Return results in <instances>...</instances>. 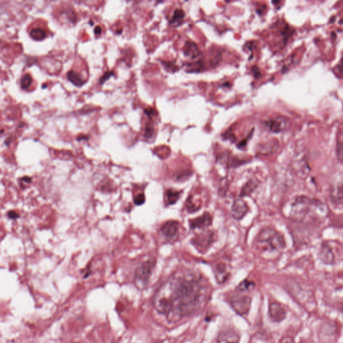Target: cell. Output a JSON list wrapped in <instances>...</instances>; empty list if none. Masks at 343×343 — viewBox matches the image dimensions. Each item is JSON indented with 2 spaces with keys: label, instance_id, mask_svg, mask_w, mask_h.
<instances>
[{
  "label": "cell",
  "instance_id": "6da1fadb",
  "mask_svg": "<svg viewBox=\"0 0 343 343\" xmlns=\"http://www.w3.org/2000/svg\"><path fill=\"white\" fill-rule=\"evenodd\" d=\"M201 283L193 276L174 277L155 293L152 304L169 322H176L195 313L204 299Z\"/></svg>",
  "mask_w": 343,
  "mask_h": 343
},
{
  "label": "cell",
  "instance_id": "7a4b0ae2",
  "mask_svg": "<svg viewBox=\"0 0 343 343\" xmlns=\"http://www.w3.org/2000/svg\"><path fill=\"white\" fill-rule=\"evenodd\" d=\"M327 212L326 206L320 201L302 195L296 198L292 205L291 216L295 221L303 222L325 217Z\"/></svg>",
  "mask_w": 343,
  "mask_h": 343
},
{
  "label": "cell",
  "instance_id": "3957f363",
  "mask_svg": "<svg viewBox=\"0 0 343 343\" xmlns=\"http://www.w3.org/2000/svg\"><path fill=\"white\" fill-rule=\"evenodd\" d=\"M256 248L262 252H279L285 247L282 235L274 228H263L259 232L255 242Z\"/></svg>",
  "mask_w": 343,
  "mask_h": 343
},
{
  "label": "cell",
  "instance_id": "277c9868",
  "mask_svg": "<svg viewBox=\"0 0 343 343\" xmlns=\"http://www.w3.org/2000/svg\"><path fill=\"white\" fill-rule=\"evenodd\" d=\"M156 265L154 259H149L145 261L140 267L137 268L135 273V281L139 285L145 287L148 283L151 275Z\"/></svg>",
  "mask_w": 343,
  "mask_h": 343
},
{
  "label": "cell",
  "instance_id": "5b68a950",
  "mask_svg": "<svg viewBox=\"0 0 343 343\" xmlns=\"http://www.w3.org/2000/svg\"><path fill=\"white\" fill-rule=\"evenodd\" d=\"M230 304L237 314L245 316L250 312L252 299L247 295L235 296L231 298Z\"/></svg>",
  "mask_w": 343,
  "mask_h": 343
},
{
  "label": "cell",
  "instance_id": "8992f818",
  "mask_svg": "<svg viewBox=\"0 0 343 343\" xmlns=\"http://www.w3.org/2000/svg\"><path fill=\"white\" fill-rule=\"evenodd\" d=\"M268 313L269 318L274 322H281L287 318V312L284 307L278 302L269 304Z\"/></svg>",
  "mask_w": 343,
  "mask_h": 343
},
{
  "label": "cell",
  "instance_id": "52a82bcc",
  "mask_svg": "<svg viewBox=\"0 0 343 343\" xmlns=\"http://www.w3.org/2000/svg\"><path fill=\"white\" fill-rule=\"evenodd\" d=\"M213 223V218L209 213H205L201 216L189 220V225L191 230H200L209 227Z\"/></svg>",
  "mask_w": 343,
  "mask_h": 343
},
{
  "label": "cell",
  "instance_id": "ba28073f",
  "mask_svg": "<svg viewBox=\"0 0 343 343\" xmlns=\"http://www.w3.org/2000/svg\"><path fill=\"white\" fill-rule=\"evenodd\" d=\"M264 125L270 132L277 133L283 132L288 126V120L285 118L279 116L273 119L267 120L264 122Z\"/></svg>",
  "mask_w": 343,
  "mask_h": 343
},
{
  "label": "cell",
  "instance_id": "9c48e42d",
  "mask_svg": "<svg viewBox=\"0 0 343 343\" xmlns=\"http://www.w3.org/2000/svg\"><path fill=\"white\" fill-rule=\"evenodd\" d=\"M248 205L242 199H237L234 202L232 207V214L233 217L236 219H242L248 213Z\"/></svg>",
  "mask_w": 343,
  "mask_h": 343
},
{
  "label": "cell",
  "instance_id": "30bf717a",
  "mask_svg": "<svg viewBox=\"0 0 343 343\" xmlns=\"http://www.w3.org/2000/svg\"><path fill=\"white\" fill-rule=\"evenodd\" d=\"M179 222L176 220H169L164 222L161 226L160 232L165 238L174 239L179 232Z\"/></svg>",
  "mask_w": 343,
  "mask_h": 343
},
{
  "label": "cell",
  "instance_id": "8fae6325",
  "mask_svg": "<svg viewBox=\"0 0 343 343\" xmlns=\"http://www.w3.org/2000/svg\"><path fill=\"white\" fill-rule=\"evenodd\" d=\"M240 336L234 330H222L218 334L216 343H240Z\"/></svg>",
  "mask_w": 343,
  "mask_h": 343
},
{
  "label": "cell",
  "instance_id": "7c38bea8",
  "mask_svg": "<svg viewBox=\"0 0 343 343\" xmlns=\"http://www.w3.org/2000/svg\"><path fill=\"white\" fill-rule=\"evenodd\" d=\"M213 235L211 232L203 233L197 238L194 239V245L199 250H203L207 249L213 243Z\"/></svg>",
  "mask_w": 343,
  "mask_h": 343
},
{
  "label": "cell",
  "instance_id": "4fadbf2b",
  "mask_svg": "<svg viewBox=\"0 0 343 343\" xmlns=\"http://www.w3.org/2000/svg\"><path fill=\"white\" fill-rule=\"evenodd\" d=\"M184 53H185V56L191 57L193 59L197 58L201 54L197 45L192 41H187L185 43V47H184Z\"/></svg>",
  "mask_w": 343,
  "mask_h": 343
},
{
  "label": "cell",
  "instance_id": "5bb4252c",
  "mask_svg": "<svg viewBox=\"0 0 343 343\" xmlns=\"http://www.w3.org/2000/svg\"><path fill=\"white\" fill-rule=\"evenodd\" d=\"M320 258L325 263L332 264L334 263V256L332 249L328 245L322 247L320 252Z\"/></svg>",
  "mask_w": 343,
  "mask_h": 343
},
{
  "label": "cell",
  "instance_id": "9a60e30c",
  "mask_svg": "<svg viewBox=\"0 0 343 343\" xmlns=\"http://www.w3.org/2000/svg\"><path fill=\"white\" fill-rule=\"evenodd\" d=\"M330 198L336 204L343 203V185H337L330 191Z\"/></svg>",
  "mask_w": 343,
  "mask_h": 343
},
{
  "label": "cell",
  "instance_id": "2e32d148",
  "mask_svg": "<svg viewBox=\"0 0 343 343\" xmlns=\"http://www.w3.org/2000/svg\"><path fill=\"white\" fill-rule=\"evenodd\" d=\"M214 273H215L216 279L218 283H223L228 278L227 269L226 268L225 265L223 264L217 265V266L214 269Z\"/></svg>",
  "mask_w": 343,
  "mask_h": 343
},
{
  "label": "cell",
  "instance_id": "e0dca14e",
  "mask_svg": "<svg viewBox=\"0 0 343 343\" xmlns=\"http://www.w3.org/2000/svg\"><path fill=\"white\" fill-rule=\"evenodd\" d=\"M67 79L76 87H81L85 83L81 75L75 71H69L67 73Z\"/></svg>",
  "mask_w": 343,
  "mask_h": 343
},
{
  "label": "cell",
  "instance_id": "ac0fdd59",
  "mask_svg": "<svg viewBox=\"0 0 343 343\" xmlns=\"http://www.w3.org/2000/svg\"><path fill=\"white\" fill-rule=\"evenodd\" d=\"M29 34L32 39L36 40V41H41V40H44L47 36L46 30L40 27L32 28V29L30 30Z\"/></svg>",
  "mask_w": 343,
  "mask_h": 343
},
{
  "label": "cell",
  "instance_id": "d6986e66",
  "mask_svg": "<svg viewBox=\"0 0 343 343\" xmlns=\"http://www.w3.org/2000/svg\"><path fill=\"white\" fill-rule=\"evenodd\" d=\"M181 197V193L175 190L169 189L166 193V202L168 205H175Z\"/></svg>",
  "mask_w": 343,
  "mask_h": 343
},
{
  "label": "cell",
  "instance_id": "ffe728a7",
  "mask_svg": "<svg viewBox=\"0 0 343 343\" xmlns=\"http://www.w3.org/2000/svg\"><path fill=\"white\" fill-rule=\"evenodd\" d=\"M257 187V184L254 180H250L243 187L241 197H246L252 194Z\"/></svg>",
  "mask_w": 343,
  "mask_h": 343
},
{
  "label": "cell",
  "instance_id": "44dd1931",
  "mask_svg": "<svg viewBox=\"0 0 343 343\" xmlns=\"http://www.w3.org/2000/svg\"><path fill=\"white\" fill-rule=\"evenodd\" d=\"M277 144L275 142H271L267 143L264 145H262L259 149V152L261 154H270V153L274 152L276 150Z\"/></svg>",
  "mask_w": 343,
  "mask_h": 343
},
{
  "label": "cell",
  "instance_id": "7402d4cb",
  "mask_svg": "<svg viewBox=\"0 0 343 343\" xmlns=\"http://www.w3.org/2000/svg\"><path fill=\"white\" fill-rule=\"evenodd\" d=\"M187 70L189 71V72L198 73L204 69V63L201 61H197L187 65Z\"/></svg>",
  "mask_w": 343,
  "mask_h": 343
},
{
  "label": "cell",
  "instance_id": "603a6c76",
  "mask_svg": "<svg viewBox=\"0 0 343 343\" xmlns=\"http://www.w3.org/2000/svg\"><path fill=\"white\" fill-rule=\"evenodd\" d=\"M185 12L182 9H177L174 12L173 17L170 20V23L173 24H179L180 22L183 21L184 18H185Z\"/></svg>",
  "mask_w": 343,
  "mask_h": 343
},
{
  "label": "cell",
  "instance_id": "cb8c5ba5",
  "mask_svg": "<svg viewBox=\"0 0 343 343\" xmlns=\"http://www.w3.org/2000/svg\"><path fill=\"white\" fill-rule=\"evenodd\" d=\"M255 283L254 281L248 280V279H245L239 284L237 290L240 292L248 291L250 290L254 289L255 287Z\"/></svg>",
  "mask_w": 343,
  "mask_h": 343
},
{
  "label": "cell",
  "instance_id": "d4e9b609",
  "mask_svg": "<svg viewBox=\"0 0 343 343\" xmlns=\"http://www.w3.org/2000/svg\"><path fill=\"white\" fill-rule=\"evenodd\" d=\"M32 83V78L29 74L24 75L22 77L21 82H20V86L22 89H27L30 87Z\"/></svg>",
  "mask_w": 343,
  "mask_h": 343
},
{
  "label": "cell",
  "instance_id": "484cf974",
  "mask_svg": "<svg viewBox=\"0 0 343 343\" xmlns=\"http://www.w3.org/2000/svg\"><path fill=\"white\" fill-rule=\"evenodd\" d=\"M154 128L152 124H147L146 128H145L144 138L147 139V140H150L154 136Z\"/></svg>",
  "mask_w": 343,
  "mask_h": 343
},
{
  "label": "cell",
  "instance_id": "4316f807",
  "mask_svg": "<svg viewBox=\"0 0 343 343\" xmlns=\"http://www.w3.org/2000/svg\"><path fill=\"white\" fill-rule=\"evenodd\" d=\"M336 156L338 160L343 164V140L339 141L336 145Z\"/></svg>",
  "mask_w": 343,
  "mask_h": 343
},
{
  "label": "cell",
  "instance_id": "83f0119b",
  "mask_svg": "<svg viewBox=\"0 0 343 343\" xmlns=\"http://www.w3.org/2000/svg\"><path fill=\"white\" fill-rule=\"evenodd\" d=\"M114 75H115V73H114L113 71H107V72L104 73L103 76H101V78L99 79L100 84H103L106 81L111 78V77L114 76Z\"/></svg>",
  "mask_w": 343,
  "mask_h": 343
},
{
  "label": "cell",
  "instance_id": "f1b7e54d",
  "mask_svg": "<svg viewBox=\"0 0 343 343\" xmlns=\"http://www.w3.org/2000/svg\"><path fill=\"white\" fill-rule=\"evenodd\" d=\"M163 66L166 69L167 71L170 72H175L178 70V67L174 63L172 62H163Z\"/></svg>",
  "mask_w": 343,
  "mask_h": 343
},
{
  "label": "cell",
  "instance_id": "f546056e",
  "mask_svg": "<svg viewBox=\"0 0 343 343\" xmlns=\"http://www.w3.org/2000/svg\"><path fill=\"white\" fill-rule=\"evenodd\" d=\"M145 201H146V197L143 193L139 194L134 199V203L138 206L142 205L145 203Z\"/></svg>",
  "mask_w": 343,
  "mask_h": 343
},
{
  "label": "cell",
  "instance_id": "4dcf8cb0",
  "mask_svg": "<svg viewBox=\"0 0 343 343\" xmlns=\"http://www.w3.org/2000/svg\"><path fill=\"white\" fill-rule=\"evenodd\" d=\"M335 71L337 72L336 74H337L338 76L341 75V76L343 77V57L341 59V60H340V63H338L337 66L336 67Z\"/></svg>",
  "mask_w": 343,
  "mask_h": 343
},
{
  "label": "cell",
  "instance_id": "1f68e13d",
  "mask_svg": "<svg viewBox=\"0 0 343 343\" xmlns=\"http://www.w3.org/2000/svg\"><path fill=\"white\" fill-rule=\"evenodd\" d=\"M144 113L149 118H152L153 116L156 115V111L152 108H148V109H144Z\"/></svg>",
  "mask_w": 343,
  "mask_h": 343
},
{
  "label": "cell",
  "instance_id": "d6a6232c",
  "mask_svg": "<svg viewBox=\"0 0 343 343\" xmlns=\"http://www.w3.org/2000/svg\"><path fill=\"white\" fill-rule=\"evenodd\" d=\"M7 215L8 217L11 218V219H16V218H18L20 216L19 213H18L17 212L14 211H10L8 212Z\"/></svg>",
  "mask_w": 343,
  "mask_h": 343
},
{
  "label": "cell",
  "instance_id": "836d02e7",
  "mask_svg": "<svg viewBox=\"0 0 343 343\" xmlns=\"http://www.w3.org/2000/svg\"><path fill=\"white\" fill-rule=\"evenodd\" d=\"M253 74L254 75L255 78L258 79L261 76V72L257 66L252 67Z\"/></svg>",
  "mask_w": 343,
  "mask_h": 343
},
{
  "label": "cell",
  "instance_id": "e575fe53",
  "mask_svg": "<svg viewBox=\"0 0 343 343\" xmlns=\"http://www.w3.org/2000/svg\"><path fill=\"white\" fill-rule=\"evenodd\" d=\"M249 138H250V136H249L248 138H247L246 139H245V140L242 141V142L240 143V144L238 145L239 148H244V147H246L247 142H248Z\"/></svg>",
  "mask_w": 343,
  "mask_h": 343
},
{
  "label": "cell",
  "instance_id": "d590c367",
  "mask_svg": "<svg viewBox=\"0 0 343 343\" xmlns=\"http://www.w3.org/2000/svg\"><path fill=\"white\" fill-rule=\"evenodd\" d=\"M265 8L264 5L259 6V8H257V13H258L259 15L262 14L263 12H264Z\"/></svg>",
  "mask_w": 343,
  "mask_h": 343
},
{
  "label": "cell",
  "instance_id": "8d00e7d4",
  "mask_svg": "<svg viewBox=\"0 0 343 343\" xmlns=\"http://www.w3.org/2000/svg\"><path fill=\"white\" fill-rule=\"evenodd\" d=\"M94 32H95V34H97V35H99L102 32L101 28L100 27V26H97V27H96L95 30H94Z\"/></svg>",
  "mask_w": 343,
  "mask_h": 343
},
{
  "label": "cell",
  "instance_id": "74e56055",
  "mask_svg": "<svg viewBox=\"0 0 343 343\" xmlns=\"http://www.w3.org/2000/svg\"><path fill=\"white\" fill-rule=\"evenodd\" d=\"M22 181L25 182L26 183H30L32 182L31 178L28 177H24L21 179Z\"/></svg>",
  "mask_w": 343,
  "mask_h": 343
},
{
  "label": "cell",
  "instance_id": "f35d334b",
  "mask_svg": "<svg viewBox=\"0 0 343 343\" xmlns=\"http://www.w3.org/2000/svg\"><path fill=\"white\" fill-rule=\"evenodd\" d=\"M87 136H79L78 138H77V140L79 141L80 140H87Z\"/></svg>",
  "mask_w": 343,
  "mask_h": 343
},
{
  "label": "cell",
  "instance_id": "ab89813d",
  "mask_svg": "<svg viewBox=\"0 0 343 343\" xmlns=\"http://www.w3.org/2000/svg\"><path fill=\"white\" fill-rule=\"evenodd\" d=\"M341 307H342V312H343V300H342V304H341Z\"/></svg>",
  "mask_w": 343,
  "mask_h": 343
}]
</instances>
